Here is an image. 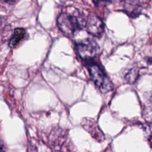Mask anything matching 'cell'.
I'll return each mask as SVG.
<instances>
[{
	"mask_svg": "<svg viewBox=\"0 0 152 152\" xmlns=\"http://www.w3.org/2000/svg\"><path fill=\"white\" fill-rule=\"evenodd\" d=\"M77 49L80 56L86 60L94 58L99 50L97 43L90 39H86L78 42L77 45Z\"/></svg>",
	"mask_w": 152,
	"mask_h": 152,
	"instance_id": "obj_3",
	"label": "cell"
},
{
	"mask_svg": "<svg viewBox=\"0 0 152 152\" xmlns=\"http://www.w3.org/2000/svg\"><path fill=\"white\" fill-rule=\"evenodd\" d=\"M147 62L150 64H152V57L150 58H148L147 59Z\"/></svg>",
	"mask_w": 152,
	"mask_h": 152,
	"instance_id": "obj_13",
	"label": "cell"
},
{
	"mask_svg": "<svg viewBox=\"0 0 152 152\" xmlns=\"http://www.w3.org/2000/svg\"><path fill=\"white\" fill-rule=\"evenodd\" d=\"M143 131L145 138L151 144L152 143V123L148 122L143 125Z\"/></svg>",
	"mask_w": 152,
	"mask_h": 152,
	"instance_id": "obj_8",
	"label": "cell"
},
{
	"mask_svg": "<svg viewBox=\"0 0 152 152\" xmlns=\"http://www.w3.org/2000/svg\"><path fill=\"white\" fill-rule=\"evenodd\" d=\"M5 2L8 3L10 4H15L18 0H4Z\"/></svg>",
	"mask_w": 152,
	"mask_h": 152,
	"instance_id": "obj_11",
	"label": "cell"
},
{
	"mask_svg": "<svg viewBox=\"0 0 152 152\" xmlns=\"http://www.w3.org/2000/svg\"><path fill=\"white\" fill-rule=\"evenodd\" d=\"M150 100L151 102H152V90L150 93Z\"/></svg>",
	"mask_w": 152,
	"mask_h": 152,
	"instance_id": "obj_14",
	"label": "cell"
},
{
	"mask_svg": "<svg viewBox=\"0 0 152 152\" xmlns=\"http://www.w3.org/2000/svg\"><path fill=\"white\" fill-rule=\"evenodd\" d=\"M88 70L93 83L101 92L106 93L113 89L112 81L97 64H91Z\"/></svg>",
	"mask_w": 152,
	"mask_h": 152,
	"instance_id": "obj_2",
	"label": "cell"
},
{
	"mask_svg": "<svg viewBox=\"0 0 152 152\" xmlns=\"http://www.w3.org/2000/svg\"><path fill=\"white\" fill-rule=\"evenodd\" d=\"M57 23L60 30L67 36H72L75 31L86 25L84 15L79 14H71L67 12L61 13L58 19Z\"/></svg>",
	"mask_w": 152,
	"mask_h": 152,
	"instance_id": "obj_1",
	"label": "cell"
},
{
	"mask_svg": "<svg viewBox=\"0 0 152 152\" xmlns=\"http://www.w3.org/2000/svg\"><path fill=\"white\" fill-rule=\"evenodd\" d=\"M139 77V71L138 70L135 68H131L129 70L126 71L124 75L125 80L126 82L129 83H134Z\"/></svg>",
	"mask_w": 152,
	"mask_h": 152,
	"instance_id": "obj_7",
	"label": "cell"
},
{
	"mask_svg": "<svg viewBox=\"0 0 152 152\" xmlns=\"http://www.w3.org/2000/svg\"><path fill=\"white\" fill-rule=\"evenodd\" d=\"M93 1V3L95 4V5H99L100 2H107V0H92Z\"/></svg>",
	"mask_w": 152,
	"mask_h": 152,
	"instance_id": "obj_10",
	"label": "cell"
},
{
	"mask_svg": "<svg viewBox=\"0 0 152 152\" xmlns=\"http://www.w3.org/2000/svg\"><path fill=\"white\" fill-rule=\"evenodd\" d=\"M86 26L87 31L95 36H100L104 30L103 21L95 15H90L88 17Z\"/></svg>",
	"mask_w": 152,
	"mask_h": 152,
	"instance_id": "obj_4",
	"label": "cell"
},
{
	"mask_svg": "<svg viewBox=\"0 0 152 152\" xmlns=\"http://www.w3.org/2000/svg\"><path fill=\"white\" fill-rule=\"evenodd\" d=\"M26 30L23 28H16L9 42V46L11 48H16L20 42L24 38Z\"/></svg>",
	"mask_w": 152,
	"mask_h": 152,
	"instance_id": "obj_6",
	"label": "cell"
},
{
	"mask_svg": "<svg viewBox=\"0 0 152 152\" xmlns=\"http://www.w3.org/2000/svg\"><path fill=\"white\" fill-rule=\"evenodd\" d=\"M5 151V146L3 142L0 140V151Z\"/></svg>",
	"mask_w": 152,
	"mask_h": 152,
	"instance_id": "obj_12",
	"label": "cell"
},
{
	"mask_svg": "<svg viewBox=\"0 0 152 152\" xmlns=\"http://www.w3.org/2000/svg\"><path fill=\"white\" fill-rule=\"evenodd\" d=\"M84 126L85 129H87V131L90 132L92 135V136L96 138L98 141H101L104 138V135L103 132L100 130L98 125L94 123V121H92V125H91V121L87 120L86 122H84Z\"/></svg>",
	"mask_w": 152,
	"mask_h": 152,
	"instance_id": "obj_5",
	"label": "cell"
},
{
	"mask_svg": "<svg viewBox=\"0 0 152 152\" xmlns=\"http://www.w3.org/2000/svg\"><path fill=\"white\" fill-rule=\"evenodd\" d=\"M143 116L147 122H152V105L147 106L144 109Z\"/></svg>",
	"mask_w": 152,
	"mask_h": 152,
	"instance_id": "obj_9",
	"label": "cell"
}]
</instances>
